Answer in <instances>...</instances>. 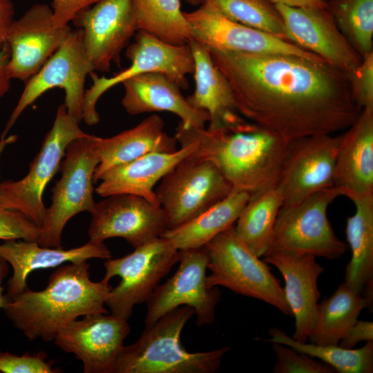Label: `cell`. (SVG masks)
<instances>
[{"label":"cell","instance_id":"obj_28","mask_svg":"<svg viewBox=\"0 0 373 373\" xmlns=\"http://www.w3.org/2000/svg\"><path fill=\"white\" fill-rule=\"evenodd\" d=\"M354 215L347 219L345 233L352 257L345 269V283L372 300L373 195L353 202Z\"/></svg>","mask_w":373,"mask_h":373},{"label":"cell","instance_id":"obj_11","mask_svg":"<svg viewBox=\"0 0 373 373\" xmlns=\"http://www.w3.org/2000/svg\"><path fill=\"white\" fill-rule=\"evenodd\" d=\"M126 56L130 66L106 77H99L95 72L90 74L93 84L85 90L82 119L88 126L99 122L97 104L109 89L124 80L147 73H160L175 82L180 88H189L186 78L193 73V55L188 44L174 45L164 42L142 30H137L134 41L130 44Z\"/></svg>","mask_w":373,"mask_h":373},{"label":"cell","instance_id":"obj_4","mask_svg":"<svg viewBox=\"0 0 373 373\" xmlns=\"http://www.w3.org/2000/svg\"><path fill=\"white\" fill-rule=\"evenodd\" d=\"M195 315L183 305L145 327L133 343L124 345L116 359L113 373H214L223 356L231 349L223 347L200 352H188L181 342L186 323Z\"/></svg>","mask_w":373,"mask_h":373},{"label":"cell","instance_id":"obj_1","mask_svg":"<svg viewBox=\"0 0 373 373\" xmlns=\"http://www.w3.org/2000/svg\"><path fill=\"white\" fill-rule=\"evenodd\" d=\"M208 49L240 114L285 140L346 130L362 111L348 75L322 59Z\"/></svg>","mask_w":373,"mask_h":373},{"label":"cell","instance_id":"obj_6","mask_svg":"<svg viewBox=\"0 0 373 373\" xmlns=\"http://www.w3.org/2000/svg\"><path fill=\"white\" fill-rule=\"evenodd\" d=\"M94 137L88 134L77 138L66 149L59 167L61 176L51 190V203L41 227V246L61 247L67 222L78 213H91L95 209L94 175L99 156Z\"/></svg>","mask_w":373,"mask_h":373},{"label":"cell","instance_id":"obj_10","mask_svg":"<svg viewBox=\"0 0 373 373\" xmlns=\"http://www.w3.org/2000/svg\"><path fill=\"white\" fill-rule=\"evenodd\" d=\"M233 190L211 162L193 153L160 181L155 193L166 229H172L218 203Z\"/></svg>","mask_w":373,"mask_h":373},{"label":"cell","instance_id":"obj_9","mask_svg":"<svg viewBox=\"0 0 373 373\" xmlns=\"http://www.w3.org/2000/svg\"><path fill=\"white\" fill-rule=\"evenodd\" d=\"M178 260L179 250L162 236L134 248L122 257L106 259L102 280L109 283L113 277L120 278L106 302L111 313L128 320L134 307L147 301Z\"/></svg>","mask_w":373,"mask_h":373},{"label":"cell","instance_id":"obj_20","mask_svg":"<svg viewBox=\"0 0 373 373\" xmlns=\"http://www.w3.org/2000/svg\"><path fill=\"white\" fill-rule=\"evenodd\" d=\"M184 14L190 25L192 39L208 48L256 55H291L322 59L276 35L231 21L202 4L197 10Z\"/></svg>","mask_w":373,"mask_h":373},{"label":"cell","instance_id":"obj_15","mask_svg":"<svg viewBox=\"0 0 373 373\" xmlns=\"http://www.w3.org/2000/svg\"><path fill=\"white\" fill-rule=\"evenodd\" d=\"M84 34V46L94 71L108 73L138 30L133 0H100L72 21Z\"/></svg>","mask_w":373,"mask_h":373},{"label":"cell","instance_id":"obj_27","mask_svg":"<svg viewBox=\"0 0 373 373\" xmlns=\"http://www.w3.org/2000/svg\"><path fill=\"white\" fill-rule=\"evenodd\" d=\"M99 156L94 182L106 171L153 153L176 151L178 142L164 131V122L157 115H151L135 126L109 137L95 135Z\"/></svg>","mask_w":373,"mask_h":373},{"label":"cell","instance_id":"obj_13","mask_svg":"<svg viewBox=\"0 0 373 373\" xmlns=\"http://www.w3.org/2000/svg\"><path fill=\"white\" fill-rule=\"evenodd\" d=\"M208 261L205 247L179 251L176 272L158 285L146 302L145 327L183 305L193 309L199 326L214 321L220 291L218 287H209L207 283Z\"/></svg>","mask_w":373,"mask_h":373},{"label":"cell","instance_id":"obj_2","mask_svg":"<svg viewBox=\"0 0 373 373\" xmlns=\"http://www.w3.org/2000/svg\"><path fill=\"white\" fill-rule=\"evenodd\" d=\"M175 137L180 145L194 144L193 155L211 162L233 190L250 195L276 186L290 142L248 120L218 131L180 123Z\"/></svg>","mask_w":373,"mask_h":373},{"label":"cell","instance_id":"obj_29","mask_svg":"<svg viewBox=\"0 0 373 373\" xmlns=\"http://www.w3.org/2000/svg\"><path fill=\"white\" fill-rule=\"evenodd\" d=\"M249 197L247 192L233 190L196 217L175 229H166L161 236L179 251L205 247L235 224Z\"/></svg>","mask_w":373,"mask_h":373},{"label":"cell","instance_id":"obj_31","mask_svg":"<svg viewBox=\"0 0 373 373\" xmlns=\"http://www.w3.org/2000/svg\"><path fill=\"white\" fill-rule=\"evenodd\" d=\"M283 199L276 186L251 195L234 224L238 238L258 257L268 250Z\"/></svg>","mask_w":373,"mask_h":373},{"label":"cell","instance_id":"obj_32","mask_svg":"<svg viewBox=\"0 0 373 373\" xmlns=\"http://www.w3.org/2000/svg\"><path fill=\"white\" fill-rule=\"evenodd\" d=\"M133 6L138 30L174 45L192 39L180 0H133Z\"/></svg>","mask_w":373,"mask_h":373},{"label":"cell","instance_id":"obj_30","mask_svg":"<svg viewBox=\"0 0 373 373\" xmlns=\"http://www.w3.org/2000/svg\"><path fill=\"white\" fill-rule=\"evenodd\" d=\"M372 300L350 288L345 283L327 299L318 304L315 325L308 338L311 343L338 345L362 310Z\"/></svg>","mask_w":373,"mask_h":373},{"label":"cell","instance_id":"obj_35","mask_svg":"<svg viewBox=\"0 0 373 373\" xmlns=\"http://www.w3.org/2000/svg\"><path fill=\"white\" fill-rule=\"evenodd\" d=\"M224 17L285 39L283 20L267 0H202Z\"/></svg>","mask_w":373,"mask_h":373},{"label":"cell","instance_id":"obj_43","mask_svg":"<svg viewBox=\"0 0 373 373\" xmlns=\"http://www.w3.org/2000/svg\"><path fill=\"white\" fill-rule=\"evenodd\" d=\"M10 58V50L7 45L0 50V103L9 91L11 79L8 75L7 66Z\"/></svg>","mask_w":373,"mask_h":373},{"label":"cell","instance_id":"obj_36","mask_svg":"<svg viewBox=\"0 0 373 373\" xmlns=\"http://www.w3.org/2000/svg\"><path fill=\"white\" fill-rule=\"evenodd\" d=\"M271 346L276 356V362L273 368L274 373L336 372L330 365L287 345L272 343Z\"/></svg>","mask_w":373,"mask_h":373},{"label":"cell","instance_id":"obj_37","mask_svg":"<svg viewBox=\"0 0 373 373\" xmlns=\"http://www.w3.org/2000/svg\"><path fill=\"white\" fill-rule=\"evenodd\" d=\"M41 227L21 213L0 207V240H23L38 242ZM0 258V263L3 262Z\"/></svg>","mask_w":373,"mask_h":373},{"label":"cell","instance_id":"obj_26","mask_svg":"<svg viewBox=\"0 0 373 373\" xmlns=\"http://www.w3.org/2000/svg\"><path fill=\"white\" fill-rule=\"evenodd\" d=\"M195 151L193 143L171 153H153L109 169L99 178L95 192L101 197L132 194L158 204L154 188L180 161Z\"/></svg>","mask_w":373,"mask_h":373},{"label":"cell","instance_id":"obj_18","mask_svg":"<svg viewBox=\"0 0 373 373\" xmlns=\"http://www.w3.org/2000/svg\"><path fill=\"white\" fill-rule=\"evenodd\" d=\"M131 332L128 320L111 313L92 314L61 329L55 344L73 354L84 373H113L116 359Z\"/></svg>","mask_w":373,"mask_h":373},{"label":"cell","instance_id":"obj_24","mask_svg":"<svg viewBox=\"0 0 373 373\" xmlns=\"http://www.w3.org/2000/svg\"><path fill=\"white\" fill-rule=\"evenodd\" d=\"M122 84L124 94L121 104L131 115L166 111L179 117L185 127L202 128L208 123V113L190 105L179 86L163 73H143Z\"/></svg>","mask_w":373,"mask_h":373},{"label":"cell","instance_id":"obj_39","mask_svg":"<svg viewBox=\"0 0 373 373\" xmlns=\"http://www.w3.org/2000/svg\"><path fill=\"white\" fill-rule=\"evenodd\" d=\"M354 102L361 109H373V51L362 57L359 66L348 74Z\"/></svg>","mask_w":373,"mask_h":373},{"label":"cell","instance_id":"obj_42","mask_svg":"<svg viewBox=\"0 0 373 373\" xmlns=\"http://www.w3.org/2000/svg\"><path fill=\"white\" fill-rule=\"evenodd\" d=\"M15 8L12 0H0V50L6 45V37L12 23Z\"/></svg>","mask_w":373,"mask_h":373},{"label":"cell","instance_id":"obj_25","mask_svg":"<svg viewBox=\"0 0 373 373\" xmlns=\"http://www.w3.org/2000/svg\"><path fill=\"white\" fill-rule=\"evenodd\" d=\"M187 44L193 58L195 87L186 98L193 107L208 113L207 128L222 130L246 121L238 110L229 83L214 64L208 48L194 39Z\"/></svg>","mask_w":373,"mask_h":373},{"label":"cell","instance_id":"obj_33","mask_svg":"<svg viewBox=\"0 0 373 373\" xmlns=\"http://www.w3.org/2000/svg\"><path fill=\"white\" fill-rule=\"evenodd\" d=\"M267 341L287 345L332 367L340 373L373 372V341L358 349L345 348L338 345H319L296 341L283 331L272 328Z\"/></svg>","mask_w":373,"mask_h":373},{"label":"cell","instance_id":"obj_46","mask_svg":"<svg viewBox=\"0 0 373 373\" xmlns=\"http://www.w3.org/2000/svg\"><path fill=\"white\" fill-rule=\"evenodd\" d=\"M189 4L193 6H198L202 3V0H185Z\"/></svg>","mask_w":373,"mask_h":373},{"label":"cell","instance_id":"obj_8","mask_svg":"<svg viewBox=\"0 0 373 373\" xmlns=\"http://www.w3.org/2000/svg\"><path fill=\"white\" fill-rule=\"evenodd\" d=\"M340 195L331 186L297 204L283 205L265 254L283 252L329 260L341 257L348 245L336 236L327 217L329 206Z\"/></svg>","mask_w":373,"mask_h":373},{"label":"cell","instance_id":"obj_3","mask_svg":"<svg viewBox=\"0 0 373 373\" xmlns=\"http://www.w3.org/2000/svg\"><path fill=\"white\" fill-rule=\"evenodd\" d=\"M87 261L58 267L41 291L28 287L12 297L3 309L13 326L29 340H55L59 332L79 317L108 313L109 283L93 281Z\"/></svg>","mask_w":373,"mask_h":373},{"label":"cell","instance_id":"obj_19","mask_svg":"<svg viewBox=\"0 0 373 373\" xmlns=\"http://www.w3.org/2000/svg\"><path fill=\"white\" fill-rule=\"evenodd\" d=\"M90 215L88 234L89 240L95 242L122 238L136 248L166 230L160 205L132 194L104 197Z\"/></svg>","mask_w":373,"mask_h":373},{"label":"cell","instance_id":"obj_44","mask_svg":"<svg viewBox=\"0 0 373 373\" xmlns=\"http://www.w3.org/2000/svg\"><path fill=\"white\" fill-rule=\"evenodd\" d=\"M275 4H282L292 7H316L327 8L325 0H267Z\"/></svg>","mask_w":373,"mask_h":373},{"label":"cell","instance_id":"obj_21","mask_svg":"<svg viewBox=\"0 0 373 373\" xmlns=\"http://www.w3.org/2000/svg\"><path fill=\"white\" fill-rule=\"evenodd\" d=\"M264 260L274 265L285 280L284 294L295 319L293 338L307 342L316 321L321 294L318 279L323 267L311 255L273 252Z\"/></svg>","mask_w":373,"mask_h":373},{"label":"cell","instance_id":"obj_45","mask_svg":"<svg viewBox=\"0 0 373 373\" xmlns=\"http://www.w3.org/2000/svg\"><path fill=\"white\" fill-rule=\"evenodd\" d=\"M8 270L9 265L5 261L1 262L0 263V309H3L10 300L8 295L6 294H3L4 288L3 287V282L8 276ZM0 352H1V348Z\"/></svg>","mask_w":373,"mask_h":373},{"label":"cell","instance_id":"obj_12","mask_svg":"<svg viewBox=\"0 0 373 373\" xmlns=\"http://www.w3.org/2000/svg\"><path fill=\"white\" fill-rule=\"evenodd\" d=\"M81 28L71 32L44 65L25 82L20 97L6 123L4 138L23 112L48 90L60 88L65 92L64 102L68 113L81 122L88 75L95 72L88 58Z\"/></svg>","mask_w":373,"mask_h":373},{"label":"cell","instance_id":"obj_16","mask_svg":"<svg viewBox=\"0 0 373 373\" xmlns=\"http://www.w3.org/2000/svg\"><path fill=\"white\" fill-rule=\"evenodd\" d=\"M274 7L283 20L285 40L347 75L359 66L362 57L338 29L328 7Z\"/></svg>","mask_w":373,"mask_h":373},{"label":"cell","instance_id":"obj_41","mask_svg":"<svg viewBox=\"0 0 373 373\" xmlns=\"http://www.w3.org/2000/svg\"><path fill=\"white\" fill-rule=\"evenodd\" d=\"M373 341V323L358 319L345 333L338 345L350 349L361 341Z\"/></svg>","mask_w":373,"mask_h":373},{"label":"cell","instance_id":"obj_34","mask_svg":"<svg viewBox=\"0 0 373 373\" xmlns=\"http://www.w3.org/2000/svg\"><path fill=\"white\" fill-rule=\"evenodd\" d=\"M328 9L361 57L373 51V0H331Z\"/></svg>","mask_w":373,"mask_h":373},{"label":"cell","instance_id":"obj_17","mask_svg":"<svg viewBox=\"0 0 373 373\" xmlns=\"http://www.w3.org/2000/svg\"><path fill=\"white\" fill-rule=\"evenodd\" d=\"M70 26L58 27L51 8L44 3L32 6L15 19L6 37L10 50L7 70L10 79L24 83L44 65L72 31Z\"/></svg>","mask_w":373,"mask_h":373},{"label":"cell","instance_id":"obj_22","mask_svg":"<svg viewBox=\"0 0 373 373\" xmlns=\"http://www.w3.org/2000/svg\"><path fill=\"white\" fill-rule=\"evenodd\" d=\"M333 186L353 202L373 195V109H363L343 133Z\"/></svg>","mask_w":373,"mask_h":373},{"label":"cell","instance_id":"obj_14","mask_svg":"<svg viewBox=\"0 0 373 373\" xmlns=\"http://www.w3.org/2000/svg\"><path fill=\"white\" fill-rule=\"evenodd\" d=\"M342 134H321L290 141L276 187L283 205L297 204L334 186V174Z\"/></svg>","mask_w":373,"mask_h":373},{"label":"cell","instance_id":"obj_5","mask_svg":"<svg viewBox=\"0 0 373 373\" xmlns=\"http://www.w3.org/2000/svg\"><path fill=\"white\" fill-rule=\"evenodd\" d=\"M205 247L209 287H226L236 294L262 300L292 316L280 281L267 263L238 238L234 225L215 237Z\"/></svg>","mask_w":373,"mask_h":373},{"label":"cell","instance_id":"obj_38","mask_svg":"<svg viewBox=\"0 0 373 373\" xmlns=\"http://www.w3.org/2000/svg\"><path fill=\"white\" fill-rule=\"evenodd\" d=\"M44 352L17 355L10 352H0V372L3 373H57L60 369L48 361Z\"/></svg>","mask_w":373,"mask_h":373},{"label":"cell","instance_id":"obj_40","mask_svg":"<svg viewBox=\"0 0 373 373\" xmlns=\"http://www.w3.org/2000/svg\"><path fill=\"white\" fill-rule=\"evenodd\" d=\"M100 0H52V20L58 27L68 26L81 10Z\"/></svg>","mask_w":373,"mask_h":373},{"label":"cell","instance_id":"obj_23","mask_svg":"<svg viewBox=\"0 0 373 373\" xmlns=\"http://www.w3.org/2000/svg\"><path fill=\"white\" fill-rule=\"evenodd\" d=\"M0 258L12 269L6 292L10 298L28 287L27 278L33 271L92 258L106 260L112 258V254L104 242L90 240L82 246L69 249L43 247L37 242L9 240L0 244Z\"/></svg>","mask_w":373,"mask_h":373},{"label":"cell","instance_id":"obj_7","mask_svg":"<svg viewBox=\"0 0 373 373\" xmlns=\"http://www.w3.org/2000/svg\"><path fill=\"white\" fill-rule=\"evenodd\" d=\"M79 122L68 113L64 103L57 107L52 126L27 174L18 180L0 182V207L19 211L41 227L46 210L43 202L46 186L59 170L68 145L88 135Z\"/></svg>","mask_w":373,"mask_h":373}]
</instances>
